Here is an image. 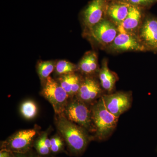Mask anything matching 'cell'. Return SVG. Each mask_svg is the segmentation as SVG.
<instances>
[{"label": "cell", "mask_w": 157, "mask_h": 157, "mask_svg": "<svg viewBox=\"0 0 157 157\" xmlns=\"http://www.w3.org/2000/svg\"><path fill=\"white\" fill-rule=\"evenodd\" d=\"M56 125L72 154L79 155L85 151L91 140L86 130L68 119L63 113L56 115Z\"/></svg>", "instance_id": "cell-1"}, {"label": "cell", "mask_w": 157, "mask_h": 157, "mask_svg": "<svg viewBox=\"0 0 157 157\" xmlns=\"http://www.w3.org/2000/svg\"><path fill=\"white\" fill-rule=\"evenodd\" d=\"M92 118L95 137L98 140H106L117 125L118 117L108 111L101 97L91 107Z\"/></svg>", "instance_id": "cell-2"}, {"label": "cell", "mask_w": 157, "mask_h": 157, "mask_svg": "<svg viewBox=\"0 0 157 157\" xmlns=\"http://www.w3.org/2000/svg\"><path fill=\"white\" fill-rule=\"evenodd\" d=\"M64 115L69 120L83 128L93 131L91 107L76 97L71 98L65 107Z\"/></svg>", "instance_id": "cell-3"}, {"label": "cell", "mask_w": 157, "mask_h": 157, "mask_svg": "<svg viewBox=\"0 0 157 157\" xmlns=\"http://www.w3.org/2000/svg\"><path fill=\"white\" fill-rule=\"evenodd\" d=\"M41 94L50 103L56 115L63 113L70 98L57 80L49 76L42 81Z\"/></svg>", "instance_id": "cell-4"}, {"label": "cell", "mask_w": 157, "mask_h": 157, "mask_svg": "<svg viewBox=\"0 0 157 157\" xmlns=\"http://www.w3.org/2000/svg\"><path fill=\"white\" fill-rule=\"evenodd\" d=\"M37 133L36 129L34 128L18 131L2 142L1 149L8 150L14 153L30 151Z\"/></svg>", "instance_id": "cell-5"}, {"label": "cell", "mask_w": 157, "mask_h": 157, "mask_svg": "<svg viewBox=\"0 0 157 157\" xmlns=\"http://www.w3.org/2000/svg\"><path fill=\"white\" fill-rule=\"evenodd\" d=\"M106 108L109 112L116 117L130 109L132 106V94L128 92H118L102 96Z\"/></svg>", "instance_id": "cell-6"}, {"label": "cell", "mask_w": 157, "mask_h": 157, "mask_svg": "<svg viewBox=\"0 0 157 157\" xmlns=\"http://www.w3.org/2000/svg\"><path fill=\"white\" fill-rule=\"evenodd\" d=\"M93 39L103 45H110L117 36V26L110 21L103 19L89 30Z\"/></svg>", "instance_id": "cell-7"}, {"label": "cell", "mask_w": 157, "mask_h": 157, "mask_svg": "<svg viewBox=\"0 0 157 157\" xmlns=\"http://www.w3.org/2000/svg\"><path fill=\"white\" fill-rule=\"evenodd\" d=\"M107 0H92L82 11L84 25L89 30L104 19L108 3Z\"/></svg>", "instance_id": "cell-8"}, {"label": "cell", "mask_w": 157, "mask_h": 157, "mask_svg": "<svg viewBox=\"0 0 157 157\" xmlns=\"http://www.w3.org/2000/svg\"><path fill=\"white\" fill-rule=\"evenodd\" d=\"M109 48L118 52L145 51L148 50L136 34L123 33L118 34Z\"/></svg>", "instance_id": "cell-9"}, {"label": "cell", "mask_w": 157, "mask_h": 157, "mask_svg": "<svg viewBox=\"0 0 157 157\" xmlns=\"http://www.w3.org/2000/svg\"><path fill=\"white\" fill-rule=\"evenodd\" d=\"M102 88L95 78L91 76H86L82 79L76 97L89 105H93L103 95Z\"/></svg>", "instance_id": "cell-10"}, {"label": "cell", "mask_w": 157, "mask_h": 157, "mask_svg": "<svg viewBox=\"0 0 157 157\" xmlns=\"http://www.w3.org/2000/svg\"><path fill=\"white\" fill-rule=\"evenodd\" d=\"M139 38L147 49L157 51V19L147 17L143 23Z\"/></svg>", "instance_id": "cell-11"}, {"label": "cell", "mask_w": 157, "mask_h": 157, "mask_svg": "<svg viewBox=\"0 0 157 157\" xmlns=\"http://www.w3.org/2000/svg\"><path fill=\"white\" fill-rule=\"evenodd\" d=\"M131 6V5L124 1H111L107 4L106 14L118 27L127 17Z\"/></svg>", "instance_id": "cell-12"}, {"label": "cell", "mask_w": 157, "mask_h": 157, "mask_svg": "<svg viewBox=\"0 0 157 157\" xmlns=\"http://www.w3.org/2000/svg\"><path fill=\"white\" fill-rule=\"evenodd\" d=\"M141 17L142 13L140 7L131 5L127 17L117 27L119 33L135 34L140 25Z\"/></svg>", "instance_id": "cell-13"}, {"label": "cell", "mask_w": 157, "mask_h": 157, "mask_svg": "<svg viewBox=\"0 0 157 157\" xmlns=\"http://www.w3.org/2000/svg\"><path fill=\"white\" fill-rule=\"evenodd\" d=\"M83 78L76 73H71L59 76L57 81L67 93L70 99L78 94Z\"/></svg>", "instance_id": "cell-14"}, {"label": "cell", "mask_w": 157, "mask_h": 157, "mask_svg": "<svg viewBox=\"0 0 157 157\" xmlns=\"http://www.w3.org/2000/svg\"><path fill=\"white\" fill-rule=\"evenodd\" d=\"M78 70L87 76H91L98 71V56L95 52H88L82 59L78 66Z\"/></svg>", "instance_id": "cell-15"}, {"label": "cell", "mask_w": 157, "mask_h": 157, "mask_svg": "<svg viewBox=\"0 0 157 157\" xmlns=\"http://www.w3.org/2000/svg\"><path fill=\"white\" fill-rule=\"evenodd\" d=\"M99 78L102 88L109 93L114 89L117 76L108 67L107 61H104L99 71Z\"/></svg>", "instance_id": "cell-16"}, {"label": "cell", "mask_w": 157, "mask_h": 157, "mask_svg": "<svg viewBox=\"0 0 157 157\" xmlns=\"http://www.w3.org/2000/svg\"><path fill=\"white\" fill-rule=\"evenodd\" d=\"M57 62L54 60L40 61L37 65V71L41 81L50 76L55 69Z\"/></svg>", "instance_id": "cell-17"}, {"label": "cell", "mask_w": 157, "mask_h": 157, "mask_svg": "<svg viewBox=\"0 0 157 157\" xmlns=\"http://www.w3.org/2000/svg\"><path fill=\"white\" fill-rule=\"evenodd\" d=\"M34 147L39 155H48L51 152V141L48 137V132H44L34 143Z\"/></svg>", "instance_id": "cell-18"}, {"label": "cell", "mask_w": 157, "mask_h": 157, "mask_svg": "<svg viewBox=\"0 0 157 157\" xmlns=\"http://www.w3.org/2000/svg\"><path fill=\"white\" fill-rule=\"evenodd\" d=\"M78 70V66L65 60L57 62L55 72L59 76L70 73H75Z\"/></svg>", "instance_id": "cell-19"}, {"label": "cell", "mask_w": 157, "mask_h": 157, "mask_svg": "<svg viewBox=\"0 0 157 157\" xmlns=\"http://www.w3.org/2000/svg\"><path fill=\"white\" fill-rule=\"evenodd\" d=\"M20 112L25 118L30 120L34 118L38 113V107L33 101L28 100L24 102L20 107Z\"/></svg>", "instance_id": "cell-20"}, {"label": "cell", "mask_w": 157, "mask_h": 157, "mask_svg": "<svg viewBox=\"0 0 157 157\" xmlns=\"http://www.w3.org/2000/svg\"><path fill=\"white\" fill-rule=\"evenodd\" d=\"M50 141L51 152L57 153L63 150L64 144L61 137L58 135H56L51 138Z\"/></svg>", "instance_id": "cell-21"}, {"label": "cell", "mask_w": 157, "mask_h": 157, "mask_svg": "<svg viewBox=\"0 0 157 157\" xmlns=\"http://www.w3.org/2000/svg\"><path fill=\"white\" fill-rule=\"evenodd\" d=\"M132 6H148L156 2L157 0H122Z\"/></svg>", "instance_id": "cell-22"}, {"label": "cell", "mask_w": 157, "mask_h": 157, "mask_svg": "<svg viewBox=\"0 0 157 157\" xmlns=\"http://www.w3.org/2000/svg\"><path fill=\"white\" fill-rule=\"evenodd\" d=\"M0 157H15V153L8 150L2 149L0 151Z\"/></svg>", "instance_id": "cell-23"}, {"label": "cell", "mask_w": 157, "mask_h": 157, "mask_svg": "<svg viewBox=\"0 0 157 157\" xmlns=\"http://www.w3.org/2000/svg\"><path fill=\"white\" fill-rule=\"evenodd\" d=\"M29 152L25 153H15V157H39L36 155L30 153Z\"/></svg>", "instance_id": "cell-24"}, {"label": "cell", "mask_w": 157, "mask_h": 157, "mask_svg": "<svg viewBox=\"0 0 157 157\" xmlns=\"http://www.w3.org/2000/svg\"><path fill=\"white\" fill-rule=\"evenodd\" d=\"M109 1H117V0H109ZM119 1H122V0H119Z\"/></svg>", "instance_id": "cell-25"}]
</instances>
